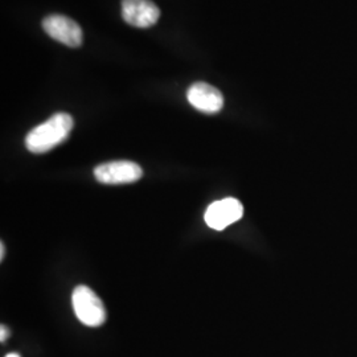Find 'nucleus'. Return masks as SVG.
I'll return each instance as SVG.
<instances>
[{"instance_id": "f257e3e1", "label": "nucleus", "mask_w": 357, "mask_h": 357, "mask_svg": "<svg viewBox=\"0 0 357 357\" xmlns=\"http://www.w3.org/2000/svg\"><path fill=\"white\" fill-rule=\"evenodd\" d=\"M73 118L66 113L52 115L48 121L32 128L26 137V149L33 153H48L68 139Z\"/></svg>"}, {"instance_id": "f03ea898", "label": "nucleus", "mask_w": 357, "mask_h": 357, "mask_svg": "<svg viewBox=\"0 0 357 357\" xmlns=\"http://www.w3.org/2000/svg\"><path fill=\"white\" fill-rule=\"evenodd\" d=\"M72 305L78 320L88 327H100L106 320V310L101 298L88 286H77L72 294Z\"/></svg>"}, {"instance_id": "7ed1b4c3", "label": "nucleus", "mask_w": 357, "mask_h": 357, "mask_svg": "<svg viewBox=\"0 0 357 357\" xmlns=\"http://www.w3.org/2000/svg\"><path fill=\"white\" fill-rule=\"evenodd\" d=\"M143 176V169L139 165L130 160H115L96 167L94 178L102 184H130L135 183Z\"/></svg>"}, {"instance_id": "20e7f679", "label": "nucleus", "mask_w": 357, "mask_h": 357, "mask_svg": "<svg viewBox=\"0 0 357 357\" xmlns=\"http://www.w3.org/2000/svg\"><path fill=\"white\" fill-rule=\"evenodd\" d=\"M44 31L70 48H78L82 45V29L76 22L64 15H50L43 20Z\"/></svg>"}, {"instance_id": "39448f33", "label": "nucleus", "mask_w": 357, "mask_h": 357, "mask_svg": "<svg viewBox=\"0 0 357 357\" xmlns=\"http://www.w3.org/2000/svg\"><path fill=\"white\" fill-rule=\"evenodd\" d=\"M243 215V204L237 199L228 197L209 205L205 211L204 220L209 228L222 230L238 221Z\"/></svg>"}, {"instance_id": "423d86ee", "label": "nucleus", "mask_w": 357, "mask_h": 357, "mask_svg": "<svg viewBox=\"0 0 357 357\" xmlns=\"http://www.w3.org/2000/svg\"><path fill=\"white\" fill-rule=\"evenodd\" d=\"M122 16L135 28H150L159 20L160 10L151 0H123Z\"/></svg>"}, {"instance_id": "0eeeda50", "label": "nucleus", "mask_w": 357, "mask_h": 357, "mask_svg": "<svg viewBox=\"0 0 357 357\" xmlns=\"http://www.w3.org/2000/svg\"><path fill=\"white\" fill-rule=\"evenodd\" d=\"M188 102L205 114H216L224 106V97L220 90L206 82H195L187 91Z\"/></svg>"}, {"instance_id": "6e6552de", "label": "nucleus", "mask_w": 357, "mask_h": 357, "mask_svg": "<svg viewBox=\"0 0 357 357\" xmlns=\"http://www.w3.org/2000/svg\"><path fill=\"white\" fill-rule=\"evenodd\" d=\"M7 337H8V330H7L4 326H1V330H0V340H1V342H6Z\"/></svg>"}, {"instance_id": "1a4fd4ad", "label": "nucleus", "mask_w": 357, "mask_h": 357, "mask_svg": "<svg viewBox=\"0 0 357 357\" xmlns=\"http://www.w3.org/2000/svg\"><path fill=\"white\" fill-rule=\"evenodd\" d=\"M3 258H4V243H0V259L3 261Z\"/></svg>"}, {"instance_id": "9d476101", "label": "nucleus", "mask_w": 357, "mask_h": 357, "mask_svg": "<svg viewBox=\"0 0 357 357\" xmlns=\"http://www.w3.org/2000/svg\"><path fill=\"white\" fill-rule=\"evenodd\" d=\"M6 357H20L17 354H10V355H7Z\"/></svg>"}]
</instances>
